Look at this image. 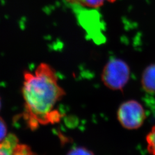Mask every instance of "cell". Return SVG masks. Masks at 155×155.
Returning a JSON list of instances; mask_svg holds the SVG:
<instances>
[{"label":"cell","mask_w":155,"mask_h":155,"mask_svg":"<svg viewBox=\"0 0 155 155\" xmlns=\"http://www.w3.org/2000/svg\"><path fill=\"white\" fill-rule=\"evenodd\" d=\"M13 155H38L35 153L31 148L26 145L17 144L14 150Z\"/></svg>","instance_id":"8"},{"label":"cell","mask_w":155,"mask_h":155,"mask_svg":"<svg viewBox=\"0 0 155 155\" xmlns=\"http://www.w3.org/2000/svg\"><path fill=\"white\" fill-rule=\"evenodd\" d=\"M130 69L126 61L112 58L106 63L101 73V81L108 89L122 90L129 81Z\"/></svg>","instance_id":"2"},{"label":"cell","mask_w":155,"mask_h":155,"mask_svg":"<svg viewBox=\"0 0 155 155\" xmlns=\"http://www.w3.org/2000/svg\"><path fill=\"white\" fill-rule=\"evenodd\" d=\"M146 118L143 105L136 100L123 102L117 110V119L122 127L128 130L139 129L144 124Z\"/></svg>","instance_id":"3"},{"label":"cell","mask_w":155,"mask_h":155,"mask_svg":"<svg viewBox=\"0 0 155 155\" xmlns=\"http://www.w3.org/2000/svg\"><path fill=\"white\" fill-rule=\"evenodd\" d=\"M67 2L72 4L83 7L97 9L102 6L105 2L113 3L117 0H66Z\"/></svg>","instance_id":"6"},{"label":"cell","mask_w":155,"mask_h":155,"mask_svg":"<svg viewBox=\"0 0 155 155\" xmlns=\"http://www.w3.org/2000/svg\"><path fill=\"white\" fill-rule=\"evenodd\" d=\"M141 84L145 91L155 94V63L150 64L144 69L141 75Z\"/></svg>","instance_id":"4"},{"label":"cell","mask_w":155,"mask_h":155,"mask_svg":"<svg viewBox=\"0 0 155 155\" xmlns=\"http://www.w3.org/2000/svg\"><path fill=\"white\" fill-rule=\"evenodd\" d=\"M18 144L16 136L9 134L0 143V155H13L14 150Z\"/></svg>","instance_id":"5"},{"label":"cell","mask_w":155,"mask_h":155,"mask_svg":"<svg viewBox=\"0 0 155 155\" xmlns=\"http://www.w3.org/2000/svg\"><path fill=\"white\" fill-rule=\"evenodd\" d=\"M58 81L53 67L46 63H41L34 72L24 73V117L31 129L60 121L61 115L55 106L66 93Z\"/></svg>","instance_id":"1"},{"label":"cell","mask_w":155,"mask_h":155,"mask_svg":"<svg viewBox=\"0 0 155 155\" xmlns=\"http://www.w3.org/2000/svg\"><path fill=\"white\" fill-rule=\"evenodd\" d=\"M7 128L4 121L0 117V142L5 139Z\"/></svg>","instance_id":"10"},{"label":"cell","mask_w":155,"mask_h":155,"mask_svg":"<svg viewBox=\"0 0 155 155\" xmlns=\"http://www.w3.org/2000/svg\"><path fill=\"white\" fill-rule=\"evenodd\" d=\"M0 107H1V102H0Z\"/></svg>","instance_id":"11"},{"label":"cell","mask_w":155,"mask_h":155,"mask_svg":"<svg viewBox=\"0 0 155 155\" xmlns=\"http://www.w3.org/2000/svg\"><path fill=\"white\" fill-rule=\"evenodd\" d=\"M146 142L147 150L150 155H155V126L152 127L147 135Z\"/></svg>","instance_id":"7"},{"label":"cell","mask_w":155,"mask_h":155,"mask_svg":"<svg viewBox=\"0 0 155 155\" xmlns=\"http://www.w3.org/2000/svg\"><path fill=\"white\" fill-rule=\"evenodd\" d=\"M67 155H94V153L84 147H77L70 150Z\"/></svg>","instance_id":"9"}]
</instances>
